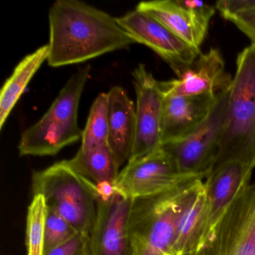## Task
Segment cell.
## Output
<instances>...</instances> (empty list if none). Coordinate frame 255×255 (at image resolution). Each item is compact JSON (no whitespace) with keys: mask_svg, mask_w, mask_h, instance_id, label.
Masks as SVG:
<instances>
[{"mask_svg":"<svg viewBox=\"0 0 255 255\" xmlns=\"http://www.w3.org/2000/svg\"><path fill=\"white\" fill-rule=\"evenodd\" d=\"M163 91L162 145L180 141L192 133L210 115L219 96H186L171 93L164 88Z\"/></svg>","mask_w":255,"mask_h":255,"instance_id":"7c38bea8","label":"cell"},{"mask_svg":"<svg viewBox=\"0 0 255 255\" xmlns=\"http://www.w3.org/2000/svg\"><path fill=\"white\" fill-rule=\"evenodd\" d=\"M198 179L180 174L172 157L160 147L143 157L128 162L119 173L115 186L134 199L165 193Z\"/></svg>","mask_w":255,"mask_h":255,"instance_id":"ba28073f","label":"cell"},{"mask_svg":"<svg viewBox=\"0 0 255 255\" xmlns=\"http://www.w3.org/2000/svg\"><path fill=\"white\" fill-rule=\"evenodd\" d=\"M198 180L165 193L132 199L129 219L132 255H170L179 217Z\"/></svg>","mask_w":255,"mask_h":255,"instance_id":"277c9868","label":"cell"},{"mask_svg":"<svg viewBox=\"0 0 255 255\" xmlns=\"http://www.w3.org/2000/svg\"><path fill=\"white\" fill-rule=\"evenodd\" d=\"M225 71V61L217 49L201 53L181 77L162 82L165 90L186 96H217L229 89L232 82Z\"/></svg>","mask_w":255,"mask_h":255,"instance_id":"4fadbf2b","label":"cell"},{"mask_svg":"<svg viewBox=\"0 0 255 255\" xmlns=\"http://www.w3.org/2000/svg\"><path fill=\"white\" fill-rule=\"evenodd\" d=\"M116 20L135 43L149 47L162 58L177 78L192 66L201 53V50L182 41L160 22L136 8L116 17Z\"/></svg>","mask_w":255,"mask_h":255,"instance_id":"9c48e42d","label":"cell"},{"mask_svg":"<svg viewBox=\"0 0 255 255\" xmlns=\"http://www.w3.org/2000/svg\"><path fill=\"white\" fill-rule=\"evenodd\" d=\"M132 203V198L116 189L110 195L98 196L91 255H133L129 231Z\"/></svg>","mask_w":255,"mask_h":255,"instance_id":"8fae6325","label":"cell"},{"mask_svg":"<svg viewBox=\"0 0 255 255\" xmlns=\"http://www.w3.org/2000/svg\"><path fill=\"white\" fill-rule=\"evenodd\" d=\"M47 44L25 56L7 79L0 92V129L3 128L13 109L41 65L47 61Z\"/></svg>","mask_w":255,"mask_h":255,"instance_id":"ac0fdd59","label":"cell"},{"mask_svg":"<svg viewBox=\"0 0 255 255\" xmlns=\"http://www.w3.org/2000/svg\"><path fill=\"white\" fill-rule=\"evenodd\" d=\"M196 255H255V183L240 191Z\"/></svg>","mask_w":255,"mask_h":255,"instance_id":"52a82bcc","label":"cell"},{"mask_svg":"<svg viewBox=\"0 0 255 255\" xmlns=\"http://www.w3.org/2000/svg\"><path fill=\"white\" fill-rule=\"evenodd\" d=\"M67 161L74 171L97 187L115 186L121 171L108 144L88 150L80 148L72 159Z\"/></svg>","mask_w":255,"mask_h":255,"instance_id":"d6986e66","label":"cell"},{"mask_svg":"<svg viewBox=\"0 0 255 255\" xmlns=\"http://www.w3.org/2000/svg\"><path fill=\"white\" fill-rule=\"evenodd\" d=\"M90 74L88 65L73 74L44 116L23 132L18 144L20 156H53L82 139L79 106Z\"/></svg>","mask_w":255,"mask_h":255,"instance_id":"3957f363","label":"cell"},{"mask_svg":"<svg viewBox=\"0 0 255 255\" xmlns=\"http://www.w3.org/2000/svg\"><path fill=\"white\" fill-rule=\"evenodd\" d=\"M48 17L47 62L53 68L83 63L135 44L116 17L79 0H57Z\"/></svg>","mask_w":255,"mask_h":255,"instance_id":"6da1fadb","label":"cell"},{"mask_svg":"<svg viewBox=\"0 0 255 255\" xmlns=\"http://www.w3.org/2000/svg\"><path fill=\"white\" fill-rule=\"evenodd\" d=\"M44 255H91L90 234L78 232L71 240Z\"/></svg>","mask_w":255,"mask_h":255,"instance_id":"cb8c5ba5","label":"cell"},{"mask_svg":"<svg viewBox=\"0 0 255 255\" xmlns=\"http://www.w3.org/2000/svg\"><path fill=\"white\" fill-rule=\"evenodd\" d=\"M108 96L101 93L94 101L83 132L80 149L88 150L108 144Z\"/></svg>","mask_w":255,"mask_h":255,"instance_id":"ffe728a7","label":"cell"},{"mask_svg":"<svg viewBox=\"0 0 255 255\" xmlns=\"http://www.w3.org/2000/svg\"><path fill=\"white\" fill-rule=\"evenodd\" d=\"M207 218L204 180H198L180 213L169 255H196L205 240Z\"/></svg>","mask_w":255,"mask_h":255,"instance_id":"2e32d148","label":"cell"},{"mask_svg":"<svg viewBox=\"0 0 255 255\" xmlns=\"http://www.w3.org/2000/svg\"><path fill=\"white\" fill-rule=\"evenodd\" d=\"M255 168V44L237 56L223 133L213 169L229 162ZM211 171V172H212Z\"/></svg>","mask_w":255,"mask_h":255,"instance_id":"7a4b0ae2","label":"cell"},{"mask_svg":"<svg viewBox=\"0 0 255 255\" xmlns=\"http://www.w3.org/2000/svg\"><path fill=\"white\" fill-rule=\"evenodd\" d=\"M33 195L44 197L47 210L66 219L78 232L90 234L98 208L97 186L74 171L68 161L35 171Z\"/></svg>","mask_w":255,"mask_h":255,"instance_id":"5b68a950","label":"cell"},{"mask_svg":"<svg viewBox=\"0 0 255 255\" xmlns=\"http://www.w3.org/2000/svg\"><path fill=\"white\" fill-rule=\"evenodd\" d=\"M252 171L247 165L234 161L213 170L204 180L207 204L205 240L240 191L249 184Z\"/></svg>","mask_w":255,"mask_h":255,"instance_id":"5bb4252c","label":"cell"},{"mask_svg":"<svg viewBox=\"0 0 255 255\" xmlns=\"http://www.w3.org/2000/svg\"><path fill=\"white\" fill-rule=\"evenodd\" d=\"M135 8L160 22L191 47L201 50L210 24L194 14L182 0L145 1Z\"/></svg>","mask_w":255,"mask_h":255,"instance_id":"e0dca14e","label":"cell"},{"mask_svg":"<svg viewBox=\"0 0 255 255\" xmlns=\"http://www.w3.org/2000/svg\"><path fill=\"white\" fill-rule=\"evenodd\" d=\"M108 96V145L119 166L129 161L136 133L135 105L122 86H116Z\"/></svg>","mask_w":255,"mask_h":255,"instance_id":"9a60e30c","label":"cell"},{"mask_svg":"<svg viewBox=\"0 0 255 255\" xmlns=\"http://www.w3.org/2000/svg\"><path fill=\"white\" fill-rule=\"evenodd\" d=\"M216 10L234 23L255 44V0H224L216 2Z\"/></svg>","mask_w":255,"mask_h":255,"instance_id":"44dd1931","label":"cell"},{"mask_svg":"<svg viewBox=\"0 0 255 255\" xmlns=\"http://www.w3.org/2000/svg\"><path fill=\"white\" fill-rule=\"evenodd\" d=\"M132 76L136 96V133L128 162L143 157L162 146L161 124L164 99L162 82L156 80L142 64L135 68Z\"/></svg>","mask_w":255,"mask_h":255,"instance_id":"30bf717a","label":"cell"},{"mask_svg":"<svg viewBox=\"0 0 255 255\" xmlns=\"http://www.w3.org/2000/svg\"><path fill=\"white\" fill-rule=\"evenodd\" d=\"M78 233L66 219L52 210H47L44 225V255L66 243Z\"/></svg>","mask_w":255,"mask_h":255,"instance_id":"603a6c76","label":"cell"},{"mask_svg":"<svg viewBox=\"0 0 255 255\" xmlns=\"http://www.w3.org/2000/svg\"><path fill=\"white\" fill-rule=\"evenodd\" d=\"M229 90L219 95L210 115L192 133L161 146L174 159L180 174L204 180L211 173L223 133Z\"/></svg>","mask_w":255,"mask_h":255,"instance_id":"8992f818","label":"cell"},{"mask_svg":"<svg viewBox=\"0 0 255 255\" xmlns=\"http://www.w3.org/2000/svg\"><path fill=\"white\" fill-rule=\"evenodd\" d=\"M47 208L44 197L33 195L26 218L27 255H44V225Z\"/></svg>","mask_w":255,"mask_h":255,"instance_id":"7402d4cb","label":"cell"}]
</instances>
